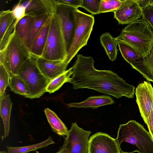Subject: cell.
I'll use <instances>...</instances> for the list:
<instances>
[{"mask_svg":"<svg viewBox=\"0 0 153 153\" xmlns=\"http://www.w3.org/2000/svg\"><path fill=\"white\" fill-rule=\"evenodd\" d=\"M144 122L147 125L149 132L153 139V110Z\"/></svg>","mask_w":153,"mask_h":153,"instance_id":"35","label":"cell"},{"mask_svg":"<svg viewBox=\"0 0 153 153\" xmlns=\"http://www.w3.org/2000/svg\"><path fill=\"white\" fill-rule=\"evenodd\" d=\"M116 140L128 145V153H153V139L143 125L134 120L120 125Z\"/></svg>","mask_w":153,"mask_h":153,"instance_id":"3","label":"cell"},{"mask_svg":"<svg viewBox=\"0 0 153 153\" xmlns=\"http://www.w3.org/2000/svg\"><path fill=\"white\" fill-rule=\"evenodd\" d=\"M142 10L150 6L151 0H135Z\"/></svg>","mask_w":153,"mask_h":153,"instance_id":"36","label":"cell"},{"mask_svg":"<svg viewBox=\"0 0 153 153\" xmlns=\"http://www.w3.org/2000/svg\"><path fill=\"white\" fill-rule=\"evenodd\" d=\"M142 17L149 23L153 30V7L150 6L142 10Z\"/></svg>","mask_w":153,"mask_h":153,"instance_id":"33","label":"cell"},{"mask_svg":"<svg viewBox=\"0 0 153 153\" xmlns=\"http://www.w3.org/2000/svg\"><path fill=\"white\" fill-rule=\"evenodd\" d=\"M91 132L72 123L63 144L58 153H89L88 137Z\"/></svg>","mask_w":153,"mask_h":153,"instance_id":"8","label":"cell"},{"mask_svg":"<svg viewBox=\"0 0 153 153\" xmlns=\"http://www.w3.org/2000/svg\"><path fill=\"white\" fill-rule=\"evenodd\" d=\"M11 11L16 20H17L19 21L25 16V8L19 2L13 7Z\"/></svg>","mask_w":153,"mask_h":153,"instance_id":"31","label":"cell"},{"mask_svg":"<svg viewBox=\"0 0 153 153\" xmlns=\"http://www.w3.org/2000/svg\"><path fill=\"white\" fill-rule=\"evenodd\" d=\"M67 55L64 37L58 19L53 13L42 55L51 60L64 61Z\"/></svg>","mask_w":153,"mask_h":153,"instance_id":"7","label":"cell"},{"mask_svg":"<svg viewBox=\"0 0 153 153\" xmlns=\"http://www.w3.org/2000/svg\"><path fill=\"white\" fill-rule=\"evenodd\" d=\"M16 19L11 10H8L0 12V41Z\"/></svg>","mask_w":153,"mask_h":153,"instance_id":"27","label":"cell"},{"mask_svg":"<svg viewBox=\"0 0 153 153\" xmlns=\"http://www.w3.org/2000/svg\"><path fill=\"white\" fill-rule=\"evenodd\" d=\"M73 67L66 71L64 73L51 80L46 88V92L49 93H54L59 90L65 82H68L72 75Z\"/></svg>","mask_w":153,"mask_h":153,"instance_id":"25","label":"cell"},{"mask_svg":"<svg viewBox=\"0 0 153 153\" xmlns=\"http://www.w3.org/2000/svg\"><path fill=\"white\" fill-rule=\"evenodd\" d=\"M101 1L82 0L80 7L85 8L92 14H99Z\"/></svg>","mask_w":153,"mask_h":153,"instance_id":"30","label":"cell"},{"mask_svg":"<svg viewBox=\"0 0 153 153\" xmlns=\"http://www.w3.org/2000/svg\"><path fill=\"white\" fill-rule=\"evenodd\" d=\"M75 14L76 27L71 44L64 61L68 64L82 48L87 45L94 23L93 16L82 12L78 9L75 10Z\"/></svg>","mask_w":153,"mask_h":153,"instance_id":"6","label":"cell"},{"mask_svg":"<svg viewBox=\"0 0 153 153\" xmlns=\"http://www.w3.org/2000/svg\"><path fill=\"white\" fill-rule=\"evenodd\" d=\"M0 153H9L8 152H7L4 151H2L0 152Z\"/></svg>","mask_w":153,"mask_h":153,"instance_id":"38","label":"cell"},{"mask_svg":"<svg viewBox=\"0 0 153 153\" xmlns=\"http://www.w3.org/2000/svg\"><path fill=\"white\" fill-rule=\"evenodd\" d=\"M54 14L57 18L64 37L67 54L71 44L76 27L75 11L77 9L53 0Z\"/></svg>","mask_w":153,"mask_h":153,"instance_id":"9","label":"cell"},{"mask_svg":"<svg viewBox=\"0 0 153 153\" xmlns=\"http://www.w3.org/2000/svg\"><path fill=\"white\" fill-rule=\"evenodd\" d=\"M37 63L42 73L50 80L65 72L68 65L64 61L49 60L42 57H38Z\"/></svg>","mask_w":153,"mask_h":153,"instance_id":"13","label":"cell"},{"mask_svg":"<svg viewBox=\"0 0 153 153\" xmlns=\"http://www.w3.org/2000/svg\"><path fill=\"white\" fill-rule=\"evenodd\" d=\"M119 50L124 59L128 63L137 61L143 58L134 48L129 45L123 42L118 43Z\"/></svg>","mask_w":153,"mask_h":153,"instance_id":"26","label":"cell"},{"mask_svg":"<svg viewBox=\"0 0 153 153\" xmlns=\"http://www.w3.org/2000/svg\"><path fill=\"white\" fill-rule=\"evenodd\" d=\"M122 3V0H101L99 14L114 12L120 7Z\"/></svg>","mask_w":153,"mask_h":153,"instance_id":"28","label":"cell"},{"mask_svg":"<svg viewBox=\"0 0 153 153\" xmlns=\"http://www.w3.org/2000/svg\"><path fill=\"white\" fill-rule=\"evenodd\" d=\"M44 112L52 131L59 135L66 136L68 130L56 114L48 108L45 109Z\"/></svg>","mask_w":153,"mask_h":153,"instance_id":"20","label":"cell"},{"mask_svg":"<svg viewBox=\"0 0 153 153\" xmlns=\"http://www.w3.org/2000/svg\"><path fill=\"white\" fill-rule=\"evenodd\" d=\"M100 41L106 54L112 62L116 59L118 50L117 42L110 33L106 32L102 34L100 37Z\"/></svg>","mask_w":153,"mask_h":153,"instance_id":"21","label":"cell"},{"mask_svg":"<svg viewBox=\"0 0 153 153\" xmlns=\"http://www.w3.org/2000/svg\"><path fill=\"white\" fill-rule=\"evenodd\" d=\"M89 153H124L116 139L102 132L97 133L89 139Z\"/></svg>","mask_w":153,"mask_h":153,"instance_id":"10","label":"cell"},{"mask_svg":"<svg viewBox=\"0 0 153 153\" xmlns=\"http://www.w3.org/2000/svg\"><path fill=\"white\" fill-rule=\"evenodd\" d=\"M19 2L25 8V15L37 16L54 13L53 0H20Z\"/></svg>","mask_w":153,"mask_h":153,"instance_id":"14","label":"cell"},{"mask_svg":"<svg viewBox=\"0 0 153 153\" xmlns=\"http://www.w3.org/2000/svg\"><path fill=\"white\" fill-rule=\"evenodd\" d=\"M52 15L46 14L36 16L30 29L25 42L26 45L30 50L37 35L44 25Z\"/></svg>","mask_w":153,"mask_h":153,"instance_id":"19","label":"cell"},{"mask_svg":"<svg viewBox=\"0 0 153 153\" xmlns=\"http://www.w3.org/2000/svg\"><path fill=\"white\" fill-rule=\"evenodd\" d=\"M91 56L78 54L72 67L73 74L68 82L74 89L87 88L119 98L134 97L135 87L126 82L117 74L110 70H99L94 67Z\"/></svg>","mask_w":153,"mask_h":153,"instance_id":"1","label":"cell"},{"mask_svg":"<svg viewBox=\"0 0 153 153\" xmlns=\"http://www.w3.org/2000/svg\"><path fill=\"white\" fill-rule=\"evenodd\" d=\"M31 55L30 50L14 30L5 48L0 51V64L4 66L10 78L17 75Z\"/></svg>","mask_w":153,"mask_h":153,"instance_id":"4","label":"cell"},{"mask_svg":"<svg viewBox=\"0 0 153 153\" xmlns=\"http://www.w3.org/2000/svg\"><path fill=\"white\" fill-rule=\"evenodd\" d=\"M150 6L153 7V0H151L150 1Z\"/></svg>","mask_w":153,"mask_h":153,"instance_id":"37","label":"cell"},{"mask_svg":"<svg viewBox=\"0 0 153 153\" xmlns=\"http://www.w3.org/2000/svg\"><path fill=\"white\" fill-rule=\"evenodd\" d=\"M58 2L70 5L76 8L80 7L82 0H56Z\"/></svg>","mask_w":153,"mask_h":153,"instance_id":"34","label":"cell"},{"mask_svg":"<svg viewBox=\"0 0 153 153\" xmlns=\"http://www.w3.org/2000/svg\"><path fill=\"white\" fill-rule=\"evenodd\" d=\"M11 91L29 98L31 92L27 84L19 76L15 75L10 78L9 85Z\"/></svg>","mask_w":153,"mask_h":153,"instance_id":"22","label":"cell"},{"mask_svg":"<svg viewBox=\"0 0 153 153\" xmlns=\"http://www.w3.org/2000/svg\"><path fill=\"white\" fill-rule=\"evenodd\" d=\"M114 38L117 44L123 42L129 45L143 58L149 53L153 47V30L149 23L143 18L128 24Z\"/></svg>","mask_w":153,"mask_h":153,"instance_id":"2","label":"cell"},{"mask_svg":"<svg viewBox=\"0 0 153 153\" xmlns=\"http://www.w3.org/2000/svg\"><path fill=\"white\" fill-rule=\"evenodd\" d=\"M114 18L119 24H128L139 19L142 16V10L135 0H122L120 7L114 12Z\"/></svg>","mask_w":153,"mask_h":153,"instance_id":"12","label":"cell"},{"mask_svg":"<svg viewBox=\"0 0 153 153\" xmlns=\"http://www.w3.org/2000/svg\"><path fill=\"white\" fill-rule=\"evenodd\" d=\"M114 101L112 98L107 95L93 96L79 102H73L67 104L68 107L76 108H91L93 109L105 105L113 104Z\"/></svg>","mask_w":153,"mask_h":153,"instance_id":"17","label":"cell"},{"mask_svg":"<svg viewBox=\"0 0 153 153\" xmlns=\"http://www.w3.org/2000/svg\"><path fill=\"white\" fill-rule=\"evenodd\" d=\"M135 94L141 116L145 121L153 110V87L150 81L140 83Z\"/></svg>","mask_w":153,"mask_h":153,"instance_id":"11","label":"cell"},{"mask_svg":"<svg viewBox=\"0 0 153 153\" xmlns=\"http://www.w3.org/2000/svg\"><path fill=\"white\" fill-rule=\"evenodd\" d=\"M36 16L25 15L16 23L15 30L16 33L25 43L27 36Z\"/></svg>","mask_w":153,"mask_h":153,"instance_id":"23","label":"cell"},{"mask_svg":"<svg viewBox=\"0 0 153 153\" xmlns=\"http://www.w3.org/2000/svg\"><path fill=\"white\" fill-rule=\"evenodd\" d=\"M54 143L52 138L49 136L45 140L34 144L22 147L7 146L6 148L9 153H27Z\"/></svg>","mask_w":153,"mask_h":153,"instance_id":"24","label":"cell"},{"mask_svg":"<svg viewBox=\"0 0 153 153\" xmlns=\"http://www.w3.org/2000/svg\"><path fill=\"white\" fill-rule=\"evenodd\" d=\"M10 77L7 70L0 64V99L4 97L6 89L9 85Z\"/></svg>","mask_w":153,"mask_h":153,"instance_id":"29","label":"cell"},{"mask_svg":"<svg viewBox=\"0 0 153 153\" xmlns=\"http://www.w3.org/2000/svg\"><path fill=\"white\" fill-rule=\"evenodd\" d=\"M18 21L15 20L12 25L7 30L1 40L0 41V51H2L5 47L11 35L15 30L16 25Z\"/></svg>","mask_w":153,"mask_h":153,"instance_id":"32","label":"cell"},{"mask_svg":"<svg viewBox=\"0 0 153 153\" xmlns=\"http://www.w3.org/2000/svg\"><path fill=\"white\" fill-rule=\"evenodd\" d=\"M38 57L31 54L22 66L17 75L28 85L31 92L28 98H39L46 92L50 82L42 73L37 65Z\"/></svg>","mask_w":153,"mask_h":153,"instance_id":"5","label":"cell"},{"mask_svg":"<svg viewBox=\"0 0 153 153\" xmlns=\"http://www.w3.org/2000/svg\"><path fill=\"white\" fill-rule=\"evenodd\" d=\"M58 153L56 152V153Z\"/></svg>","mask_w":153,"mask_h":153,"instance_id":"39","label":"cell"},{"mask_svg":"<svg viewBox=\"0 0 153 153\" xmlns=\"http://www.w3.org/2000/svg\"><path fill=\"white\" fill-rule=\"evenodd\" d=\"M12 105L9 94L5 95L4 97L0 99V112L4 126L3 140L8 136L9 134L10 118Z\"/></svg>","mask_w":153,"mask_h":153,"instance_id":"18","label":"cell"},{"mask_svg":"<svg viewBox=\"0 0 153 153\" xmlns=\"http://www.w3.org/2000/svg\"><path fill=\"white\" fill-rule=\"evenodd\" d=\"M130 64L147 81L153 82V47L147 56Z\"/></svg>","mask_w":153,"mask_h":153,"instance_id":"15","label":"cell"},{"mask_svg":"<svg viewBox=\"0 0 153 153\" xmlns=\"http://www.w3.org/2000/svg\"><path fill=\"white\" fill-rule=\"evenodd\" d=\"M52 15L41 28L35 38L30 50L31 54L37 57H41L42 55L49 31Z\"/></svg>","mask_w":153,"mask_h":153,"instance_id":"16","label":"cell"}]
</instances>
